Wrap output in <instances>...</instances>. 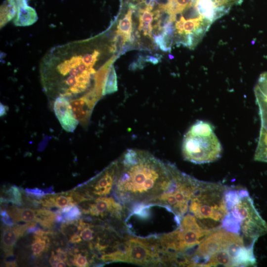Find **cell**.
Listing matches in <instances>:
<instances>
[{"mask_svg": "<svg viewBox=\"0 0 267 267\" xmlns=\"http://www.w3.org/2000/svg\"><path fill=\"white\" fill-rule=\"evenodd\" d=\"M84 41H76L55 46L43 58L40 64L42 85L47 96L54 99L63 96L70 101L83 98L93 80L103 90L110 60L100 70L94 65L100 52L84 51Z\"/></svg>", "mask_w": 267, "mask_h": 267, "instance_id": "6da1fadb", "label": "cell"}, {"mask_svg": "<svg viewBox=\"0 0 267 267\" xmlns=\"http://www.w3.org/2000/svg\"><path fill=\"white\" fill-rule=\"evenodd\" d=\"M112 193L128 208L151 203L169 186L176 166L164 162L148 151L127 150L116 160Z\"/></svg>", "mask_w": 267, "mask_h": 267, "instance_id": "7a4b0ae2", "label": "cell"}, {"mask_svg": "<svg viewBox=\"0 0 267 267\" xmlns=\"http://www.w3.org/2000/svg\"><path fill=\"white\" fill-rule=\"evenodd\" d=\"M195 267H250L256 265L254 247L239 234L219 228L213 230L192 254Z\"/></svg>", "mask_w": 267, "mask_h": 267, "instance_id": "3957f363", "label": "cell"}, {"mask_svg": "<svg viewBox=\"0 0 267 267\" xmlns=\"http://www.w3.org/2000/svg\"><path fill=\"white\" fill-rule=\"evenodd\" d=\"M227 213L221 228L240 234L249 246L267 233V223L262 218L248 191L228 187L225 193Z\"/></svg>", "mask_w": 267, "mask_h": 267, "instance_id": "277c9868", "label": "cell"}, {"mask_svg": "<svg viewBox=\"0 0 267 267\" xmlns=\"http://www.w3.org/2000/svg\"><path fill=\"white\" fill-rule=\"evenodd\" d=\"M228 187L221 183L200 180L188 207L193 215L206 228L221 227L227 213L225 193Z\"/></svg>", "mask_w": 267, "mask_h": 267, "instance_id": "5b68a950", "label": "cell"}, {"mask_svg": "<svg viewBox=\"0 0 267 267\" xmlns=\"http://www.w3.org/2000/svg\"><path fill=\"white\" fill-rule=\"evenodd\" d=\"M164 252L158 237H140L127 233L112 252L102 255L105 263L125 262L142 266H164Z\"/></svg>", "mask_w": 267, "mask_h": 267, "instance_id": "8992f818", "label": "cell"}, {"mask_svg": "<svg viewBox=\"0 0 267 267\" xmlns=\"http://www.w3.org/2000/svg\"><path fill=\"white\" fill-rule=\"evenodd\" d=\"M181 151L186 161L202 164L219 159L222 148L213 126L203 121H197L184 134Z\"/></svg>", "mask_w": 267, "mask_h": 267, "instance_id": "52a82bcc", "label": "cell"}, {"mask_svg": "<svg viewBox=\"0 0 267 267\" xmlns=\"http://www.w3.org/2000/svg\"><path fill=\"white\" fill-rule=\"evenodd\" d=\"M172 214L168 207L160 204L135 205L129 209L125 219L127 232L140 237H159L170 232L167 216Z\"/></svg>", "mask_w": 267, "mask_h": 267, "instance_id": "ba28073f", "label": "cell"}, {"mask_svg": "<svg viewBox=\"0 0 267 267\" xmlns=\"http://www.w3.org/2000/svg\"><path fill=\"white\" fill-rule=\"evenodd\" d=\"M215 230V229H214ZM205 227L192 214H186L178 226L158 237L163 251L192 255L194 249L213 230Z\"/></svg>", "mask_w": 267, "mask_h": 267, "instance_id": "9c48e42d", "label": "cell"}, {"mask_svg": "<svg viewBox=\"0 0 267 267\" xmlns=\"http://www.w3.org/2000/svg\"><path fill=\"white\" fill-rule=\"evenodd\" d=\"M200 180L175 167L172 180L168 188L151 203L168 207L179 221L188 211L190 200Z\"/></svg>", "mask_w": 267, "mask_h": 267, "instance_id": "30bf717a", "label": "cell"}, {"mask_svg": "<svg viewBox=\"0 0 267 267\" xmlns=\"http://www.w3.org/2000/svg\"><path fill=\"white\" fill-rule=\"evenodd\" d=\"M259 107L261 129L254 160L267 163V72L260 75L254 88Z\"/></svg>", "mask_w": 267, "mask_h": 267, "instance_id": "8fae6325", "label": "cell"}, {"mask_svg": "<svg viewBox=\"0 0 267 267\" xmlns=\"http://www.w3.org/2000/svg\"><path fill=\"white\" fill-rule=\"evenodd\" d=\"M116 160L83 185V191L91 198L107 196L113 191Z\"/></svg>", "mask_w": 267, "mask_h": 267, "instance_id": "7c38bea8", "label": "cell"}, {"mask_svg": "<svg viewBox=\"0 0 267 267\" xmlns=\"http://www.w3.org/2000/svg\"><path fill=\"white\" fill-rule=\"evenodd\" d=\"M7 211L14 222H34L46 228L53 225L56 217L55 212L45 209L34 210L11 206L8 207Z\"/></svg>", "mask_w": 267, "mask_h": 267, "instance_id": "4fadbf2b", "label": "cell"}, {"mask_svg": "<svg viewBox=\"0 0 267 267\" xmlns=\"http://www.w3.org/2000/svg\"><path fill=\"white\" fill-rule=\"evenodd\" d=\"M53 111L62 128L68 132L73 133L79 124L73 111L70 100L59 96L53 102Z\"/></svg>", "mask_w": 267, "mask_h": 267, "instance_id": "5bb4252c", "label": "cell"}, {"mask_svg": "<svg viewBox=\"0 0 267 267\" xmlns=\"http://www.w3.org/2000/svg\"><path fill=\"white\" fill-rule=\"evenodd\" d=\"M29 227V223L16 224L3 228L1 237V247L7 254H13V248L19 237L22 236Z\"/></svg>", "mask_w": 267, "mask_h": 267, "instance_id": "9a60e30c", "label": "cell"}, {"mask_svg": "<svg viewBox=\"0 0 267 267\" xmlns=\"http://www.w3.org/2000/svg\"><path fill=\"white\" fill-rule=\"evenodd\" d=\"M39 203L45 208H55L59 210L68 205L78 203L75 191L48 195L40 200Z\"/></svg>", "mask_w": 267, "mask_h": 267, "instance_id": "2e32d148", "label": "cell"}, {"mask_svg": "<svg viewBox=\"0 0 267 267\" xmlns=\"http://www.w3.org/2000/svg\"><path fill=\"white\" fill-rule=\"evenodd\" d=\"M155 3L153 1L149 2L145 7L140 8L138 10L139 24L138 27L139 31L142 32L145 36L152 37L153 30L152 23L154 19V13L152 12Z\"/></svg>", "mask_w": 267, "mask_h": 267, "instance_id": "e0dca14e", "label": "cell"}, {"mask_svg": "<svg viewBox=\"0 0 267 267\" xmlns=\"http://www.w3.org/2000/svg\"><path fill=\"white\" fill-rule=\"evenodd\" d=\"M37 20L38 15L35 9L26 5L18 7L13 23L15 26H27L33 24Z\"/></svg>", "mask_w": 267, "mask_h": 267, "instance_id": "ac0fdd59", "label": "cell"}, {"mask_svg": "<svg viewBox=\"0 0 267 267\" xmlns=\"http://www.w3.org/2000/svg\"><path fill=\"white\" fill-rule=\"evenodd\" d=\"M70 102L76 118L79 123L85 125L88 121L92 108L82 98L73 99Z\"/></svg>", "mask_w": 267, "mask_h": 267, "instance_id": "d6986e66", "label": "cell"}, {"mask_svg": "<svg viewBox=\"0 0 267 267\" xmlns=\"http://www.w3.org/2000/svg\"><path fill=\"white\" fill-rule=\"evenodd\" d=\"M22 193L18 187L12 185L3 191V195L0 197V203H11L20 206L22 204Z\"/></svg>", "mask_w": 267, "mask_h": 267, "instance_id": "ffe728a7", "label": "cell"}, {"mask_svg": "<svg viewBox=\"0 0 267 267\" xmlns=\"http://www.w3.org/2000/svg\"><path fill=\"white\" fill-rule=\"evenodd\" d=\"M17 7L14 0H6L0 7V26H3L16 14Z\"/></svg>", "mask_w": 267, "mask_h": 267, "instance_id": "44dd1931", "label": "cell"}, {"mask_svg": "<svg viewBox=\"0 0 267 267\" xmlns=\"http://www.w3.org/2000/svg\"><path fill=\"white\" fill-rule=\"evenodd\" d=\"M117 75L114 67L111 65L106 76L102 95L110 94L117 91Z\"/></svg>", "mask_w": 267, "mask_h": 267, "instance_id": "7402d4cb", "label": "cell"}, {"mask_svg": "<svg viewBox=\"0 0 267 267\" xmlns=\"http://www.w3.org/2000/svg\"><path fill=\"white\" fill-rule=\"evenodd\" d=\"M132 10L131 8L129 9L124 17L119 21L117 26V29L126 36L128 41L133 40L132 36L133 32Z\"/></svg>", "mask_w": 267, "mask_h": 267, "instance_id": "603a6c76", "label": "cell"}, {"mask_svg": "<svg viewBox=\"0 0 267 267\" xmlns=\"http://www.w3.org/2000/svg\"><path fill=\"white\" fill-rule=\"evenodd\" d=\"M128 41L126 36L117 29L116 31V35L110 46L111 52L114 53L122 48Z\"/></svg>", "mask_w": 267, "mask_h": 267, "instance_id": "cb8c5ba5", "label": "cell"}, {"mask_svg": "<svg viewBox=\"0 0 267 267\" xmlns=\"http://www.w3.org/2000/svg\"><path fill=\"white\" fill-rule=\"evenodd\" d=\"M60 213L63 217L64 222H73L78 220L82 212L79 206L74 205L67 212L63 213L60 212Z\"/></svg>", "mask_w": 267, "mask_h": 267, "instance_id": "d4e9b609", "label": "cell"}, {"mask_svg": "<svg viewBox=\"0 0 267 267\" xmlns=\"http://www.w3.org/2000/svg\"><path fill=\"white\" fill-rule=\"evenodd\" d=\"M0 217L2 222L6 226H12L14 225V221L4 208H0Z\"/></svg>", "mask_w": 267, "mask_h": 267, "instance_id": "484cf974", "label": "cell"}, {"mask_svg": "<svg viewBox=\"0 0 267 267\" xmlns=\"http://www.w3.org/2000/svg\"><path fill=\"white\" fill-rule=\"evenodd\" d=\"M25 192L29 196L37 199L42 198L46 193L45 191H44L38 188L33 189L26 188Z\"/></svg>", "mask_w": 267, "mask_h": 267, "instance_id": "4316f807", "label": "cell"}, {"mask_svg": "<svg viewBox=\"0 0 267 267\" xmlns=\"http://www.w3.org/2000/svg\"><path fill=\"white\" fill-rule=\"evenodd\" d=\"M154 37L155 43L162 50L167 51L170 50L162 34L154 36Z\"/></svg>", "mask_w": 267, "mask_h": 267, "instance_id": "83f0119b", "label": "cell"}, {"mask_svg": "<svg viewBox=\"0 0 267 267\" xmlns=\"http://www.w3.org/2000/svg\"><path fill=\"white\" fill-rule=\"evenodd\" d=\"M69 241L73 243H80L82 241V239L81 237L80 234L78 233H75L70 238Z\"/></svg>", "mask_w": 267, "mask_h": 267, "instance_id": "f1b7e54d", "label": "cell"}, {"mask_svg": "<svg viewBox=\"0 0 267 267\" xmlns=\"http://www.w3.org/2000/svg\"><path fill=\"white\" fill-rule=\"evenodd\" d=\"M146 61L150 62L154 64H156L158 63L159 60L156 57L149 56H147L146 59Z\"/></svg>", "mask_w": 267, "mask_h": 267, "instance_id": "f546056e", "label": "cell"}, {"mask_svg": "<svg viewBox=\"0 0 267 267\" xmlns=\"http://www.w3.org/2000/svg\"><path fill=\"white\" fill-rule=\"evenodd\" d=\"M6 106L4 105L3 104L0 103V117L3 116L6 113Z\"/></svg>", "mask_w": 267, "mask_h": 267, "instance_id": "4dcf8cb0", "label": "cell"}]
</instances>
